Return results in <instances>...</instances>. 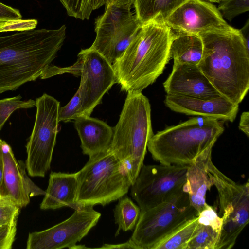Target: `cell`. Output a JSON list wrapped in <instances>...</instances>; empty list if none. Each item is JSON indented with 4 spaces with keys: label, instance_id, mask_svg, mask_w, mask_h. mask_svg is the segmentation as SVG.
Listing matches in <instances>:
<instances>
[{
    "label": "cell",
    "instance_id": "obj_29",
    "mask_svg": "<svg viewBox=\"0 0 249 249\" xmlns=\"http://www.w3.org/2000/svg\"><path fill=\"white\" fill-rule=\"evenodd\" d=\"M81 109V94L78 89L70 102L66 106L60 107L58 116L59 122H70L83 116Z\"/></svg>",
    "mask_w": 249,
    "mask_h": 249
},
{
    "label": "cell",
    "instance_id": "obj_36",
    "mask_svg": "<svg viewBox=\"0 0 249 249\" xmlns=\"http://www.w3.org/2000/svg\"><path fill=\"white\" fill-rule=\"evenodd\" d=\"M99 249H137L136 246L129 239L127 241L118 244H104L102 247L97 248Z\"/></svg>",
    "mask_w": 249,
    "mask_h": 249
},
{
    "label": "cell",
    "instance_id": "obj_40",
    "mask_svg": "<svg viewBox=\"0 0 249 249\" xmlns=\"http://www.w3.org/2000/svg\"><path fill=\"white\" fill-rule=\"evenodd\" d=\"M210 2H214V3H219V1L218 0H206Z\"/></svg>",
    "mask_w": 249,
    "mask_h": 249
},
{
    "label": "cell",
    "instance_id": "obj_38",
    "mask_svg": "<svg viewBox=\"0 0 249 249\" xmlns=\"http://www.w3.org/2000/svg\"><path fill=\"white\" fill-rule=\"evenodd\" d=\"M239 32L245 42V45L249 49V19H248L244 26L240 29Z\"/></svg>",
    "mask_w": 249,
    "mask_h": 249
},
{
    "label": "cell",
    "instance_id": "obj_20",
    "mask_svg": "<svg viewBox=\"0 0 249 249\" xmlns=\"http://www.w3.org/2000/svg\"><path fill=\"white\" fill-rule=\"evenodd\" d=\"M77 189L75 173L51 172L40 209L54 210L69 207L77 209L79 207L76 203Z\"/></svg>",
    "mask_w": 249,
    "mask_h": 249
},
{
    "label": "cell",
    "instance_id": "obj_21",
    "mask_svg": "<svg viewBox=\"0 0 249 249\" xmlns=\"http://www.w3.org/2000/svg\"><path fill=\"white\" fill-rule=\"evenodd\" d=\"M222 223V219L214 207L207 203L198 213L197 227L186 249H215Z\"/></svg>",
    "mask_w": 249,
    "mask_h": 249
},
{
    "label": "cell",
    "instance_id": "obj_26",
    "mask_svg": "<svg viewBox=\"0 0 249 249\" xmlns=\"http://www.w3.org/2000/svg\"><path fill=\"white\" fill-rule=\"evenodd\" d=\"M21 96L18 95L0 100V130L11 114L16 109L31 108L35 106V101L30 99L21 101Z\"/></svg>",
    "mask_w": 249,
    "mask_h": 249
},
{
    "label": "cell",
    "instance_id": "obj_23",
    "mask_svg": "<svg viewBox=\"0 0 249 249\" xmlns=\"http://www.w3.org/2000/svg\"><path fill=\"white\" fill-rule=\"evenodd\" d=\"M187 0H134L135 16L141 26L164 20Z\"/></svg>",
    "mask_w": 249,
    "mask_h": 249
},
{
    "label": "cell",
    "instance_id": "obj_43",
    "mask_svg": "<svg viewBox=\"0 0 249 249\" xmlns=\"http://www.w3.org/2000/svg\"></svg>",
    "mask_w": 249,
    "mask_h": 249
},
{
    "label": "cell",
    "instance_id": "obj_15",
    "mask_svg": "<svg viewBox=\"0 0 249 249\" xmlns=\"http://www.w3.org/2000/svg\"><path fill=\"white\" fill-rule=\"evenodd\" d=\"M165 105L174 111L217 119L234 121L238 111L239 105L222 96L203 99L178 94H167Z\"/></svg>",
    "mask_w": 249,
    "mask_h": 249
},
{
    "label": "cell",
    "instance_id": "obj_27",
    "mask_svg": "<svg viewBox=\"0 0 249 249\" xmlns=\"http://www.w3.org/2000/svg\"><path fill=\"white\" fill-rule=\"evenodd\" d=\"M68 16L82 20L89 19L93 11L94 0H59Z\"/></svg>",
    "mask_w": 249,
    "mask_h": 249
},
{
    "label": "cell",
    "instance_id": "obj_1",
    "mask_svg": "<svg viewBox=\"0 0 249 249\" xmlns=\"http://www.w3.org/2000/svg\"><path fill=\"white\" fill-rule=\"evenodd\" d=\"M65 25L0 36V93L42 77L61 49Z\"/></svg>",
    "mask_w": 249,
    "mask_h": 249
},
{
    "label": "cell",
    "instance_id": "obj_32",
    "mask_svg": "<svg viewBox=\"0 0 249 249\" xmlns=\"http://www.w3.org/2000/svg\"><path fill=\"white\" fill-rule=\"evenodd\" d=\"M17 222L0 226V249H11L15 240Z\"/></svg>",
    "mask_w": 249,
    "mask_h": 249
},
{
    "label": "cell",
    "instance_id": "obj_3",
    "mask_svg": "<svg viewBox=\"0 0 249 249\" xmlns=\"http://www.w3.org/2000/svg\"><path fill=\"white\" fill-rule=\"evenodd\" d=\"M172 35V29L162 22L141 26L122 56L112 65L122 90L142 92L162 73L170 60Z\"/></svg>",
    "mask_w": 249,
    "mask_h": 249
},
{
    "label": "cell",
    "instance_id": "obj_7",
    "mask_svg": "<svg viewBox=\"0 0 249 249\" xmlns=\"http://www.w3.org/2000/svg\"><path fill=\"white\" fill-rule=\"evenodd\" d=\"M208 171L217 190L219 212L222 219L218 241L215 249H230L249 221V182L237 184L221 172L211 158Z\"/></svg>",
    "mask_w": 249,
    "mask_h": 249
},
{
    "label": "cell",
    "instance_id": "obj_8",
    "mask_svg": "<svg viewBox=\"0 0 249 249\" xmlns=\"http://www.w3.org/2000/svg\"><path fill=\"white\" fill-rule=\"evenodd\" d=\"M198 214L184 191L150 209L141 212L130 239L137 249H154L186 221Z\"/></svg>",
    "mask_w": 249,
    "mask_h": 249
},
{
    "label": "cell",
    "instance_id": "obj_5",
    "mask_svg": "<svg viewBox=\"0 0 249 249\" xmlns=\"http://www.w3.org/2000/svg\"><path fill=\"white\" fill-rule=\"evenodd\" d=\"M153 134L148 98L142 92L127 93L113 127L110 149L124 164L132 184L143 165L147 144Z\"/></svg>",
    "mask_w": 249,
    "mask_h": 249
},
{
    "label": "cell",
    "instance_id": "obj_10",
    "mask_svg": "<svg viewBox=\"0 0 249 249\" xmlns=\"http://www.w3.org/2000/svg\"><path fill=\"white\" fill-rule=\"evenodd\" d=\"M36 113L34 128L26 146V167L32 177H44L50 168L59 131L60 103L43 94L36 99Z\"/></svg>",
    "mask_w": 249,
    "mask_h": 249
},
{
    "label": "cell",
    "instance_id": "obj_2",
    "mask_svg": "<svg viewBox=\"0 0 249 249\" xmlns=\"http://www.w3.org/2000/svg\"><path fill=\"white\" fill-rule=\"evenodd\" d=\"M199 36L203 50L198 68L221 96L239 105L249 89V49L239 29Z\"/></svg>",
    "mask_w": 249,
    "mask_h": 249
},
{
    "label": "cell",
    "instance_id": "obj_6",
    "mask_svg": "<svg viewBox=\"0 0 249 249\" xmlns=\"http://www.w3.org/2000/svg\"><path fill=\"white\" fill-rule=\"evenodd\" d=\"M75 174L78 207L105 206L126 195L132 184L124 164L111 149L89 156Z\"/></svg>",
    "mask_w": 249,
    "mask_h": 249
},
{
    "label": "cell",
    "instance_id": "obj_4",
    "mask_svg": "<svg viewBox=\"0 0 249 249\" xmlns=\"http://www.w3.org/2000/svg\"><path fill=\"white\" fill-rule=\"evenodd\" d=\"M224 130V121L198 116L153 134L147 148L154 160L165 165H189L214 145Z\"/></svg>",
    "mask_w": 249,
    "mask_h": 249
},
{
    "label": "cell",
    "instance_id": "obj_24",
    "mask_svg": "<svg viewBox=\"0 0 249 249\" xmlns=\"http://www.w3.org/2000/svg\"><path fill=\"white\" fill-rule=\"evenodd\" d=\"M115 223L118 229L115 236L119 234L121 230L126 231L132 230L139 219L141 209L127 196L119 199V202L114 209Z\"/></svg>",
    "mask_w": 249,
    "mask_h": 249
},
{
    "label": "cell",
    "instance_id": "obj_39",
    "mask_svg": "<svg viewBox=\"0 0 249 249\" xmlns=\"http://www.w3.org/2000/svg\"><path fill=\"white\" fill-rule=\"evenodd\" d=\"M4 203L15 204L11 198L8 196L0 195V204Z\"/></svg>",
    "mask_w": 249,
    "mask_h": 249
},
{
    "label": "cell",
    "instance_id": "obj_34",
    "mask_svg": "<svg viewBox=\"0 0 249 249\" xmlns=\"http://www.w3.org/2000/svg\"><path fill=\"white\" fill-rule=\"evenodd\" d=\"M134 0H94L93 10L110 3L132 5Z\"/></svg>",
    "mask_w": 249,
    "mask_h": 249
},
{
    "label": "cell",
    "instance_id": "obj_12",
    "mask_svg": "<svg viewBox=\"0 0 249 249\" xmlns=\"http://www.w3.org/2000/svg\"><path fill=\"white\" fill-rule=\"evenodd\" d=\"M188 166L143 164L130 187L131 195L141 212L184 191Z\"/></svg>",
    "mask_w": 249,
    "mask_h": 249
},
{
    "label": "cell",
    "instance_id": "obj_18",
    "mask_svg": "<svg viewBox=\"0 0 249 249\" xmlns=\"http://www.w3.org/2000/svg\"><path fill=\"white\" fill-rule=\"evenodd\" d=\"M74 125L84 154L89 157L110 149L113 127L90 116L79 117L74 120Z\"/></svg>",
    "mask_w": 249,
    "mask_h": 249
},
{
    "label": "cell",
    "instance_id": "obj_28",
    "mask_svg": "<svg viewBox=\"0 0 249 249\" xmlns=\"http://www.w3.org/2000/svg\"><path fill=\"white\" fill-rule=\"evenodd\" d=\"M219 3L218 10L222 17L230 21L249 10V0H223Z\"/></svg>",
    "mask_w": 249,
    "mask_h": 249
},
{
    "label": "cell",
    "instance_id": "obj_11",
    "mask_svg": "<svg viewBox=\"0 0 249 249\" xmlns=\"http://www.w3.org/2000/svg\"><path fill=\"white\" fill-rule=\"evenodd\" d=\"M131 7L129 4H107L104 14L95 20L96 36L89 48L112 65L122 56L141 27Z\"/></svg>",
    "mask_w": 249,
    "mask_h": 249
},
{
    "label": "cell",
    "instance_id": "obj_9",
    "mask_svg": "<svg viewBox=\"0 0 249 249\" xmlns=\"http://www.w3.org/2000/svg\"><path fill=\"white\" fill-rule=\"evenodd\" d=\"M65 72L81 76L78 89L81 94V111L83 116H90L94 108L101 103L104 94L116 83L112 64L90 48L82 49L78 54L77 61L71 66H50L46 71V77Z\"/></svg>",
    "mask_w": 249,
    "mask_h": 249
},
{
    "label": "cell",
    "instance_id": "obj_31",
    "mask_svg": "<svg viewBox=\"0 0 249 249\" xmlns=\"http://www.w3.org/2000/svg\"><path fill=\"white\" fill-rule=\"evenodd\" d=\"M38 23L36 19H18L7 22L0 26V33L9 31L21 32L35 29Z\"/></svg>",
    "mask_w": 249,
    "mask_h": 249
},
{
    "label": "cell",
    "instance_id": "obj_37",
    "mask_svg": "<svg viewBox=\"0 0 249 249\" xmlns=\"http://www.w3.org/2000/svg\"><path fill=\"white\" fill-rule=\"evenodd\" d=\"M1 139L0 141V195H5L3 186V162L1 148Z\"/></svg>",
    "mask_w": 249,
    "mask_h": 249
},
{
    "label": "cell",
    "instance_id": "obj_30",
    "mask_svg": "<svg viewBox=\"0 0 249 249\" xmlns=\"http://www.w3.org/2000/svg\"><path fill=\"white\" fill-rule=\"evenodd\" d=\"M20 208L13 203L0 204V226L17 222Z\"/></svg>",
    "mask_w": 249,
    "mask_h": 249
},
{
    "label": "cell",
    "instance_id": "obj_22",
    "mask_svg": "<svg viewBox=\"0 0 249 249\" xmlns=\"http://www.w3.org/2000/svg\"><path fill=\"white\" fill-rule=\"evenodd\" d=\"M172 30L170 57L173 59L174 64L197 65L203 50L200 36Z\"/></svg>",
    "mask_w": 249,
    "mask_h": 249
},
{
    "label": "cell",
    "instance_id": "obj_33",
    "mask_svg": "<svg viewBox=\"0 0 249 249\" xmlns=\"http://www.w3.org/2000/svg\"><path fill=\"white\" fill-rule=\"evenodd\" d=\"M21 18L22 15L18 9L0 2V26L11 21L20 19Z\"/></svg>",
    "mask_w": 249,
    "mask_h": 249
},
{
    "label": "cell",
    "instance_id": "obj_35",
    "mask_svg": "<svg viewBox=\"0 0 249 249\" xmlns=\"http://www.w3.org/2000/svg\"><path fill=\"white\" fill-rule=\"evenodd\" d=\"M239 129L244 132L246 136H249V112H243L241 116L239 124Z\"/></svg>",
    "mask_w": 249,
    "mask_h": 249
},
{
    "label": "cell",
    "instance_id": "obj_16",
    "mask_svg": "<svg viewBox=\"0 0 249 249\" xmlns=\"http://www.w3.org/2000/svg\"><path fill=\"white\" fill-rule=\"evenodd\" d=\"M163 85L167 94L203 99L221 96L197 65L173 64L172 72Z\"/></svg>",
    "mask_w": 249,
    "mask_h": 249
},
{
    "label": "cell",
    "instance_id": "obj_19",
    "mask_svg": "<svg viewBox=\"0 0 249 249\" xmlns=\"http://www.w3.org/2000/svg\"><path fill=\"white\" fill-rule=\"evenodd\" d=\"M213 145L210 146L188 166L184 191L191 205L199 213L205 207L207 192L213 186L208 171V162L212 158Z\"/></svg>",
    "mask_w": 249,
    "mask_h": 249
},
{
    "label": "cell",
    "instance_id": "obj_14",
    "mask_svg": "<svg viewBox=\"0 0 249 249\" xmlns=\"http://www.w3.org/2000/svg\"><path fill=\"white\" fill-rule=\"evenodd\" d=\"M174 31L199 35L219 30H231L217 8L202 0H187L164 21Z\"/></svg>",
    "mask_w": 249,
    "mask_h": 249
},
{
    "label": "cell",
    "instance_id": "obj_17",
    "mask_svg": "<svg viewBox=\"0 0 249 249\" xmlns=\"http://www.w3.org/2000/svg\"><path fill=\"white\" fill-rule=\"evenodd\" d=\"M3 162V186L5 195L21 208L30 202V197L44 195L45 192L37 186L27 176L24 164L17 161L10 146L1 140Z\"/></svg>",
    "mask_w": 249,
    "mask_h": 249
},
{
    "label": "cell",
    "instance_id": "obj_41",
    "mask_svg": "<svg viewBox=\"0 0 249 249\" xmlns=\"http://www.w3.org/2000/svg\"><path fill=\"white\" fill-rule=\"evenodd\" d=\"M219 0V1L220 2V1H222V0Z\"/></svg>",
    "mask_w": 249,
    "mask_h": 249
},
{
    "label": "cell",
    "instance_id": "obj_13",
    "mask_svg": "<svg viewBox=\"0 0 249 249\" xmlns=\"http://www.w3.org/2000/svg\"><path fill=\"white\" fill-rule=\"evenodd\" d=\"M100 213L80 206L68 219L49 229L29 234L27 249H72L98 223Z\"/></svg>",
    "mask_w": 249,
    "mask_h": 249
},
{
    "label": "cell",
    "instance_id": "obj_42",
    "mask_svg": "<svg viewBox=\"0 0 249 249\" xmlns=\"http://www.w3.org/2000/svg\"><path fill=\"white\" fill-rule=\"evenodd\" d=\"M0 140H1V139L0 138Z\"/></svg>",
    "mask_w": 249,
    "mask_h": 249
},
{
    "label": "cell",
    "instance_id": "obj_25",
    "mask_svg": "<svg viewBox=\"0 0 249 249\" xmlns=\"http://www.w3.org/2000/svg\"><path fill=\"white\" fill-rule=\"evenodd\" d=\"M198 224V215L178 226L159 242L154 249H186Z\"/></svg>",
    "mask_w": 249,
    "mask_h": 249
}]
</instances>
